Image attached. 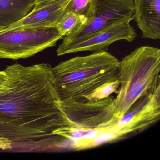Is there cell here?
<instances>
[{"mask_svg": "<svg viewBox=\"0 0 160 160\" xmlns=\"http://www.w3.org/2000/svg\"><path fill=\"white\" fill-rule=\"evenodd\" d=\"M0 87V138L12 149L49 151L69 143L72 127L59 105L48 63L8 66Z\"/></svg>", "mask_w": 160, "mask_h": 160, "instance_id": "6da1fadb", "label": "cell"}, {"mask_svg": "<svg viewBox=\"0 0 160 160\" xmlns=\"http://www.w3.org/2000/svg\"><path fill=\"white\" fill-rule=\"evenodd\" d=\"M120 61L108 51L77 56L52 68L60 101L85 98L97 88L118 79Z\"/></svg>", "mask_w": 160, "mask_h": 160, "instance_id": "7a4b0ae2", "label": "cell"}, {"mask_svg": "<svg viewBox=\"0 0 160 160\" xmlns=\"http://www.w3.org/2000/svg\"><path fill=\"white\" fill-rule=\"evenodd\" d=\"M160 71L157 48L139 47L120 61V85L114 99L119 119L139 98L160 89Z\"/></svg>", "mask_w": 160, "mask_h": 160, "instance_id": "3957f363", "label": "cell"}, {"mask_svg": "<svg viewBox=\"0 0 160 160\" xmlns=\"http://www.w3.org/2000/svg\"><path fill=\"white\" fill-rule=\"evenodd\" d=\"M115 97L110 96L102 100L60 101L59 105L73 129L108 131L118 122Z\"/></svg>", "mask_w": 160, "mask_h": 160, "instance_id": "277c9868", "label": "cell"}, {"mask_svg": "<svg viewBox=\"0 0 160 160\" xmlns=\"http://www.w3.org/2000/svg\"><path fill=\"white\" fill-rule=\"evenodd\" d=\"M56 27L22 29L0 33V59H26L55 46L63 39Z\"/></svg>", "mask_w": 160, "mask_h": 160, "instance_id": "5b68a950", "label": "cell"}, {"mask_svg": "<svg viewBox=\"0 0 160 160\" xmlns=\"http://www.w3.org/2000/svg\"><path fill=\"white\" fill-rule=\"evenodd\" d=\"M133 19V17L125 18L74 41L62 42L57 49V55L107 51L112 44L118 41L124 40L132 42L137 37L135 30L131 25Z\"/></svg>", "mask_w": 160, "mask_h": 160, "instance_id": "8992f818", "label": "cell"}, {"mask_svg": "<svg viewBox=\"0 0 160 160\" xmlns=\"http://www.w3.org/2000/svg\"><path fill=\"white\" fill-rule=\"evenodd\" d=\"M160 118L159 89L139 98L107 132L112 135V141H116L144 131Z\"/></svg>", "mask_w": 160, "mask_h": 160, "instance_id": "52a82bcc", "label": "cell"}, {"mask_svg": "<svg viewBox=\"0 0 160 160\" xmlns=\"http://www.w3.org/2000/svg\"><path fill=\"white\" fill-rule=\"evenodd\" d=\"M134 0H92L90 18L79 30L63 37L62 42H72L120 20L133 17Z\"/></svg>", "mask_w": 160, "mask_h": 160, "instance_id": "ba28073f", "label": "cell"}, {"mask_svg": "<svg viewBox=\"0 0 160 160\" xmlns=\"http://www.w3.org/2000/svg\"><path fill=\"white\" fill-rule=\"evenodd\" d=\"M71 0H58L33 9L28 15L0 31V33L22 29L56 27L67 11Z\"/></svg>", "mask_w": 160, "mask_h": 160, "instance_id": "9c48e42d", "label": "cell"}, {"mask_svg": "<svg viewBox=\"0 0 160 160\" xmlns=\"http://www.w3.org/2000/svg\"><path fill=\"white\" fill-rule=\"evenodd\" d=\"M133 20L143 39H160V0H135Z\"/></svg>", "mask_w": 160, "mask_h": 160, "instance_id": "30bf717a", "label": "cell"}, {"mask_svg": "<svg viewBox=\"0 0 160 160\" xmlns=\"http://www.w3.org/2000/svg\"><path fill=\"white\" fill-rule=\"evenodd\" d=\"M36 0H0V31L28 15Z\"/></svg>", "mask_w": 160, "mask_h": 160, "instance_id": "8fae6325", "label": "cell"}, {"mask_svg": "<svg viewBox=\"0 0 160 160\" xmlns=\"http://www.w3.org/2000/svg\"><path fill=\"white\" fill-rule=\"evenodd\" d=\"M88 21L85 16L67 11L56 26L62 37L73 34L82 28Z\"/></svg>", "mask_w": 160, "mask_h": 160, "instance_id": "7c38bea8", "label": "cell"}, {"mask_svg": "<svg viewBox=\"0 0 160 160\" xmlns=\"http://www.w3.org/2000/svg\"><path fill=\"white\" fill-rule=\"evenodd\" d=\"M119 85V82L118 79L113 82L106 83L99 87L85 98L92 101L104 99L110 96L114 92L117 93Z\"/></svg>", "mask_w": 160, "mask_h": 160, "instance_id": "4fadbf2b", "label": "cell"}, {"mask_svg": "<svg viewBox=\"0 0 160 160\" xmlns=\"http://www.w3.org/2000/svg\"><path fill=\"white\" fill-rule=\"evenodd\" d=\"M67 11L85 16L88 20L92 15V0H71Z\"/></svg>", "mask_w": 160, "mask_h": 160, "instance_id": "5bb4252c", "label": "cell"}, {"mask_svg": "<svg viewBox=\"0 0 160 160\" xmlns=\"http://www.w3.org/2000/svg\"><path fill=\"white\" fill-rule=\"evenodd\" d=\"M56 1H58V0H36L35 6L33 9H38L42 6H44L48 3H51V2Z\"/></svg>", "mask_w": 160, "mask_h": 160, "instance_id": "9a60e30c", "label": "cell"}, {"mask_svg": "<svg viewBox=\"0 0 160 160\" xmlns=\"http://www.w3.org/2000/svg\"><path fill=\"white\" fill-rule=\"evenodd\" d=\"M9 148V144L7 140L0 138V149H6Z\"/></svg>", "mask_w": 160, "mask_h": 160, "instance_id": "2e32d148", "label": "cell"}, {"mask_svg": "<svg viewBox=\"0 0 160 160\" xmlns=\"http://www.w3.org/2000/svg\"><path fill=\"white\" fill-rule=\"evenodd\" d=\"M6 76V73L5 71H0V87L5 80Z\"/></svg>", "mask_w": 160, "mask_h": 160, "instance_id": "e0dca14e", "label": "cell"}, {"mask_svg": "<svg viewBox=\"0 0 160 160\" xmlns=\"http://www.w3.org/2000/svg\"><path fill=\"white\" fill-rule=\"evenodd\" d=\"M134 1H135V0H134Z\"/></svg>", "mask_w": 160, "mask_h": 160, "instance_id": "ac0fdd59", "label": "cell"}]
</instances>
